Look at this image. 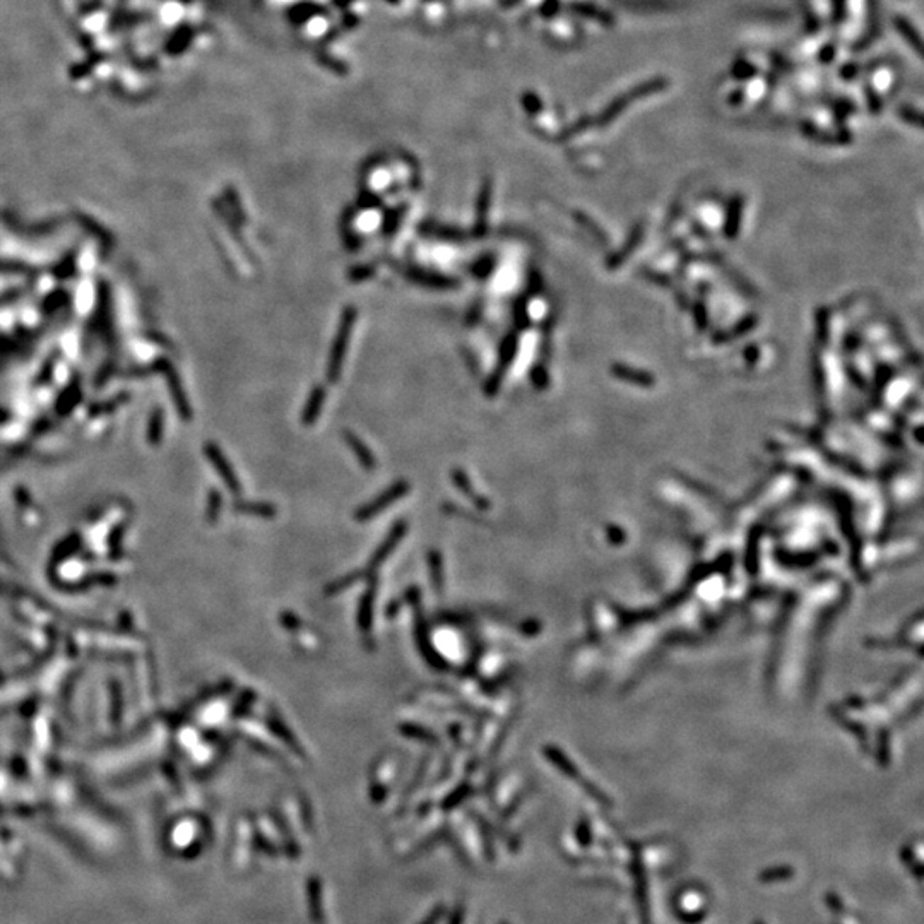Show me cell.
Returning <instances> with one entry per match:
<instances>
[{
    "instance_id": "obj_2",
    "label": "cell",
    "mask_w": 924,
    "mask_h": 924,
    "mask_svg": "<svg viewBox=\"0 0 924 924\" xmlns=\"http://www.w3.org/2000/svg\"><path fill=\"white\" fill-rule=\"evenodd\" d=\"M409 490H411V485L406 480L395 481L394 485H390L389 488L382 491L378 497L373 498V500H370L368 503H365L363 507H360V509L356 510L355 519L358 522H366V520L373 519L375 515L382 514L387 507H390L392 503L401 500L402 497H406V495L409 493Z\"/></svg>"
},
{
    "instance_id": "obj_15",
    "label": "cell",
    "mask_w": 924,
    "mask_h": 924,
    "mask_svg": "<svg viewBox=\"0 0 924 924\" xmlns=\"http://www.w3.org/2000/svg\"><path fill=\"white\" fill-rule=\"evenodd\" d=\"M375 276V265L372 264H365V265H356L348 273V281L351 282H361L370 280V277Z\"/></svg>"
},
{
    "instance_id": "obj_16",
    "label": "cell",
    "mask_w": 924,
    "mask_h": 924,
    "mask_svg": "<svg viewBox=\"0 0 924 924\" xmlns=\"http://www.w3.org/2000/svg\"><path fill=\"white\" fill-rule=\"evenodd\" d=\"M896 24L898 26V29H901L902 35L909 40V43L914 45V48L918 50V53H921V40H919V35L914 31L913 26H911L909 23H906L904 19H897Z\"/></svg>"
},
{
    "instance_id": "obj_18",
    "label": "cell",
    "mask_w": 924,
    "mask_h": 924,
    "mask_svg": "<svg viewBox=\"0 0 924 924\" xmlns=\"http://www.w3.org/2000/svg\"><path fill=\"white\" fill-rule=\"evenodd\" d=\"M281 625L285 627L286 630H291V632H293V630H297V628H298L299 625H302V622H299V620H298L297 616H295V615H291V613H282V615H281Z\"/></svg>"
},
{
    "instance_id": "obj_8",
    "label": "cell",
    "mask_w": 924,
    "mask_h": 924,
    "mask_svg": "<svg viewBox=\"0 0 924 924\" xmlns=\"http://www.w3.org/2000/svg\"><path fill=\"white\" fill-rule=\"evenodd\" d=\"M326 397H327L326 387L320 384L314 385V389H312L310 394H308V399L302 411V423L305 424V427H312V424L317 422L320 413H322V407L326 405Z\"/></svg>"
},
{
    "instance_id": "obj_3",
    "label": "cell",
    "mask_w": 924,
    "mask_h": 924,
    "mask_svg": "<svg viewBox=\"0 0 924 924\" xmlns=\"http://www.w3.org/2000/svg\"><path fill=\"white\" fill-rule=\"evenodd\" d=\"M517 348H519L517 334H509L505 339H503L497 365H495L493 372H491V375L488 377V380H486L485 384V394L488 395V397H493V395L500 390L503 377H505L507 370H509L512 361L515 360V355H517Z\"/></svg>"
},
{
    "instance_id": "obj_10",
    "label": "cell",
    "mask_w": 924,
    "mask_h": 924,
    "mask_svg": "<svg viewBox=\"0 0 924 924\" xmlns=\"http://www.w3.org/2000/svg\"><path fill=\"white\" fill-rule=\"evenodd\" d=\"M373 603H375V581L370 584L368 590L361 596L360 607H358V627L361 632H368L372 627Z\"/></svg>"
},
{
    "instance_id": "obj_9",
    "label": "cell",
    "mask_w": 924,
    "mask_h": 924,
    "mask_svg": "<svg viewBox=\"0 0 924 924\" xmlns=\"http://www.w3.org/2000/svg\"><path fill=\"white\" fill-rule=\"evenodd\" d=\"M451 476H452V483L456 485V488H459L462 493H464L466 497L469 498V500L474 502V505H478L480 509H488L490 502L485 500V498H481L480 495H478V491L474 490V486L471 485V480H469V476L464 471H462V469H459V468L452 469Z\"/></svg>"
},
{
    "instance_id": "obj_17",
    "label": "cell",
    "mask_w": 924,
    "mask_h": 924,
    "mask_svg": "<svg viewBox=\"0 0 924 924\" xmlns=\"http://www.w3.org/2000/svg\"><path fill=\"white\" fill-rule=\"evenodd\" d=\"M430 231L434 236H439V238H447V240H459L461 238V231H453V230H447V228H434L430 226Z\"/></svg>"
},
{
    "instance_id": "obj_1",
    "label": "cell",
    "mask_w": 924,
    "mask_h": 924,
    "mask_svg": "<svg viewBox=\"0 0 924 924\" xmlns=\"http://www.w3.org/2000/svg\"><path fill=\"white\" fill-rule=\"evenodd\" d=\"M356 317H358V310H356V307H353V305L344 308L343 315H341L339 327H337L334 341H332L331 351H329V361H327V370H326L327 380L331 382V384H336V382L341 378V373H343L344 358H346L348 344H349V341H351L353 329H355V324H356Z\"/></svg>"
},
{
    "instance_id": "obj_12",
    "label": "cell",
    "mask_w": 924,
    "mask_h": 924,
    "mask_svg": "<svg viewBox=\"0 0 924 924\" xmlns=\"http://www.w3.org/2000/svg\"><path fill=\"white\" fill-rule=\"evenodd\" d=\"M270 730L274 731V735L280 736V738H281L282 742H285L286 744H288V747L291 748V750H295V753H297V755L303 757V748L299 747L298 742H297V738H295V736L291 735V731L288 730V727H286V724H285V722H282V721H270Z\"/></svg>"
},
{
    "instance_id": "obj_6",
    "label": "cell",
    "mask_w": 924,
    "mask_h": 924,
    "mask_svg": "<svg viewBox=\"0 0 924 924\" xmlns=\"http://www.w3.org/2000/svg\"><path fill=\"white\" fill-rule=\"evenodd\" d=\"M406 277L416 282V285L427 286V288H435V290H452L459 285V281H457L456 277L445 276V274H439V273H430V270H423V269H407Z\"/></svg>"
},
{
    "instance_id": "obj_7",
    "label": "cell",
    "mask_w": 924,
    "mask_h": 924,
    "mask_svg": "<svg viewBox=\"0 0 924 924\" xmlns=\"http://www.w3.org/2000/svg\"><path fill=\"white\" fill-rule=\"evenodd\" d=\"M343 439H344V444H346L348 447L351 449V452L355 453L356 461L360 462L361 468H363L365 471H368V473L375 471V469H377V459H375V456L372 453V451L368 449V445H366L363 440L360 439V436L353 434V431H348V430L343 431Z\"/></svg>"
},
{
    "instance_id": "obj_4",
    "label": "cell",
    "mask_w": 924,
    "mask_h": 924,
    "mask_svg": "<svg viewBox=\"0 0 924 924\" xmlns=\"http://www.w3.org/2000/svg\"><path fill=\"white\" fill-rule=\"evenodd\" d=\"M406 531H407L406 520H397V522H395L392 526V529L389 531V534L385 536V539L382 541L380 546L377 548V551L373 553L372 559H370L368 570H375V568L380 567L382 563H384V561L387 560V556H389L390 553L394 551V548L399 544V541L405 538Z\"/></svg>"
},
{
    "instance_id": "obj_13",
    "label": "cell",
    "mask_w": 924,
    "mask_h": 924,
    "mask_svg": "<svg viewBox=\"0 0 924 924\" xmlns=\"http://www.w3.org/2000/svg\"><path fill=\"white\" fill-rule=\"evenodd\" d=\"M361 577H363V573L355 572V573H349L346 577L339 578V581L331 582V584L326 588V596H337V594L344 593V590L351 588L353 584H356Z\"/></svg>"
},
{
    "instance_id": "obj_11",
    "label": "cell",
    "mask_w": 924,
    "mask_h": 924,
    "mask_svg": "<svg viewBox=\"0 0 924 924\" xmlns=\"http://www.w3.org/2000/svg\"><path fill=\"white\" fill-rule=\"evenodd\" d=\"M428 567H430V581L434 584L436 593H442L444 589V561L439 551L428 553Z\"/></svg>"
},
{
    "instance_id": "obj_5",
    "label": "cell",
    "mask_w": 924,
    "mask_h": 924,
    "mask_svg": "<svg viewBox=\"0 0 924 924\" xmlns=\"http://www.w3.org/2000/svg\"><path fill=\"white\" fill-rule=\"evenodd\" d=\"M491 192H493V183H491L490 178H485L476 201V223H474L473 228L474 238H483L486 235V231H488Z\"/></svg>"
},
{
    "instance_id": "obj_14",
    "label": "cell",
    "mask_w": 924,
    "mask_h": 924,
    "mask_svg": "<svg viewBox=\"0 0 924 924\" xmlns=\"http://www.w3.org/2000/svg\"><path fill=\"white\" fill-rule=\"evenodd\" d=\"M401 732H402V735L409 736V738L422 739V742H427V743H434V744L439 743V739H436V736L434 735V732L424 730V727L413 726V724H402Z\"/></svg>"
}]
</instances>
